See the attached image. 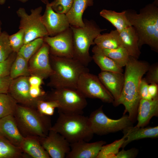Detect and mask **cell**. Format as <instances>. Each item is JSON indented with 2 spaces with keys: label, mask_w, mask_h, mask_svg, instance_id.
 Here are the masks:
<instances>
[{
  "label": "cell",
  "mask_w": 158,
  "mask_h": 158,
  "mask_svg": "<svg viewBox=\"0 0 158 158\" xmlns=\"http://www.w3.org/2000/svg\"><path fill=\"white\" fill-rule=\"evenodd\" d=\"M150 65L147 62L130 56L125 66L122 91L118 99L113 104L115 107L122 104L125 107L123 115L126 113L134 123L137 118V110L141 99L138 92L140 81Z\"/></svg>",
  "instance_id": "obj_1"
},
{
  "label": "cell",
  "mask_w": 158,
  "mask_h": 158,
  "mask_svg": "<svg viewBox=\"0 0 158 158\" xmlns=\"http://www.w3.org/2000/svg\"><path fill=\"white\" fill-rule=\"evenodd\" d=\"M126 11L127 18L138 36L140 49L146 44L152 50L158 52V1L147 4L140 9L138 13L133 10Z\"/></svg>",
  "instance_id": "obj_2"
},
{
  "label": "cell",
  "mask_w": 158,
  "mask_h": 158,
  "mask_svg": "<svg viewBox=\"0 0 158 158\" xmlns=\"http://www.w3.org/2000/svg\"><path fill=\"white\" fill-rule=\"evenodd\" d=\"M53 72L50 84L55 88L77 89L79 78L83 73L89 72L87 66L73 58L50 55Z\"/></svg>",
  "instance_id": "obj_3"
},
{
  "label": "cell",
  "mask_w": 158,
  "mask_h": 158,
  "mask_svg": "<svg viewBox=\"0 0 158 158\" xmlns=\"http://www.w3.org/2000/svg\"><path fill=\"white\" fill-rule=\"evenodd\" d=\"M58 117L50 129L62 135L70 143L90 141L94 133L89 117L83 114L58 112Z\"/></svg>",
  "instance_id": "obj_4"
},
{
  "label": "cell",
  "mask_w": 158,
  "mask_h": 158,
  "mask_svg": "<svg viewBox=\"0 0 158 158\" xmlns=\"http://www.w3.org/2000/svg\"><path fill=\"white\" fill-rule=\"evenodd\" d=\"M13 116L24 137H45L52 126L51 116L42 114L35 108L18 104Z\"/></svg>",
  "instance_id": "obj_5"
},
{
  "label": "cell",
  "mask_w": 158,
  "mask_h": 158,
  "mask_svg": "<svg viewBox=\"0 0 158 158\" xmlns=\"http://www.w3.org/2000/svg\"><path fill=\"white\" fill-rule=\"evenodd\" d=\"M83 21V27H70L73 35V58L87 66L92 60L89 52L90 46L95 44V39L107 29L100 28L93 20L85 19Z\"/></svg>",
  "instance_id": "obj_6"
},
{
  "label": "cell",
  "mask_w": 158,
  "mask_h": 158,
  "mask_svg": "<svg viewBox=\"0 0 158 158\" xmlns=\"http://www.w3.org/2000/svg\"><path fill=\"white\" fill-rule=\"evenodd\" d=\"M44 99L55 102L58 105V112L66 114H83L87 105L86 98L77 89L55 88L45 94Z\"/></svg>",
  "instance_id": "obj_7"
},
{
  "label": "cell",
  "mask_w": 158,
  "mask_h": 158,
  "mask_svg": "<svg viewBox=\"0 0 158 158\" xmlns=\"http://www.w3.org/2000/svg\"><path fill=\"white\" fill-rule=\"evenodd\" d=\"M42 8L38 7L30 10L28 14L23 8H20L16 14L20 18L19 29L24 32V44L37 38L48 36L41 20Z\"/></svg>",
  "instance_id": "obj_8"
},
{
  "label": "cell",
  "mask_w": 158,
  "mask_h": 158,
  "mask_svg": "<svg viewBox=\"0 0 158 158\" xmlns=\"http://www.w3.org/2000/svg\"><path fill=\"white\" fill-rule=\"evenodd\" d=\"M89 118L94 134L100 135L123 130L133 123L125 114L118 119L110 118L104 113L102 105L92 112Z\"/></svg>",
  "instance_id": "obj_9"
},
{
  "label": "cell",
  "mask_w": 158,
  "mask_h": 158,
  "mask_svg": "<svg viewBox=\"0 0 158 158\" xmlns=\"http://www.w3.org/2000/svg\"><path fill=\"white\" fill-rule=\"evenodd\" d=\"M77 89L86 98L99 99L106 103H113L114 99L98 76L89 72L83 73L78 80Z\"/></svg>",
  "instance_id": "obj_10"
},
{
  "label": "cell",
  "mask_w": 158,
  "mask_h": 158,
  "mask_svg": "<svg viewBox=\"0 0 158 158\" xmlns=\"http://www.w3.org/2000/svg\"><path fill=\"white\" fill-rule=\"evenodd\" d=\"M44 41L49 47L50 53L54 56L73 58V35L70 26L53 37L46 36Z\"/></svg>",
  "instance_id": "obj_11"
},
{
  "label": "cell",
  "mask_w": 158,
  "mask_h": 158,
  "mask_svg": "<svg viewBox=\"0 0 158 158\" xmlns=\"http://www.w3.org/2000/svg\"><path fill=\"white\" fill-rule=\"evenodd\" d=\"M29 78L21 76L12 79L8 94L19 104L37 109L38 102L42 97L34 99L31 96Z\"/></svg>",
  "instance_id": "obj_12"
},
{
  "label": "cell",
  "mask_w": 158,
  "mask_h": 158,
  "mask_svg": "<svg viewBox=\"0 0 158 158\" xmlns=\"http://www.w3.org/2000/svg\"><path fill=\"white\" fill-rule=\"evenodd\" d=\"M29 60L28 67L30 74L42 79L50 77L52 74L53 71L50 62L49 48L44 42Z\"/></svg>",
  "instance_id": "obj_13"
},
{
  "label": "cell",
  "mask_w": 158,
  "mask_h": 158,
  "mask_svg": "<svg viewBox=\"0 0 158 158\" xmlns=\"http://www.w3.org/2000/svg\"><path fill=\"white\" fill-rule=\"evenodd\" d=\"M39 139L50 158H66L70 150V143L62 135L53 130L50 129L46 137Z\"/></svg>",
  "instance_id": "obj_14"
},
{
  "label": "cell",
  "mask_w": 158,
  "mask_h": 158,
  "mask_svg": "<svg viewBox=\"0 0 158 158\" xmlns=\"http://www.w3.org/2000/svg\"><path fill=\"white\" fill-rule=\"evenodd\" d=\"M41 20L48 36H54L68 28L70 25L65 14L58 13L52 8L49 2L46 4Z\"/></svg>",
  "instance_id": "obj_15"
},
{
  "label": "cell",
  "mask_w": 158,
  "mask_h": 158,
  "mask_svg": "<svg viewBox=\"0 0 158 158\" xmlns=\"http://www.w3.org/2000/svg\"><path fill=\"white\" fill-rule=\"evenodd\" d=\"M106 144L103 140L90 143L81 140L70 143V150L66 158H97L102 146Z\"/></svg>",
  "instance_id": "obj_16"
},
{
  "label": "cell",
  "mask_w": 158,
  "mask_h": 158,
  "mask_svg": "<svg viewBox=\"0 0 158 158\" xmlns=\"http://www.w3.org/2000/svg\"><path fill=\"white\" fill-rule=\"evenodd\" d=\"M98 76L113 96L114 99V102L117 101L122 91L124 81V74L123 73L102 71Z\"/></svg>",
  "instance_id": "obj_17"
},
{
  "label": "cell",
  "mask_w": 158,
  "mask_h": 158,
  "mask_svg": "<svg viewBox=\"0 0 158 158\" xmlns=\"http://www.w3.org/2000/svg\"><path fill=\"white\" fill-rule=\"evenodd\" d=\"M0 135L14 145L20 147L24 138L13 115L0 119Z\"/></svg>",
  "instance_id": "obj_18"
},
{
  "label": "cell",
  "mask_w": 158,
  "mask_h": 158,
  "mask_svg": "<svg viewBox=\"0 0 158 158\" xmlns=\"http://www.w3.org/2000/svg\"><path fill=\"white\" fill-rule=\"evenodd\" d=\"M158 116V97L148 100L141 99L138 110L137 127H144L154 116Z\"/></svg>",
  "instance_id": "obj_19"
},
{
  "label": "cell",
  "mask_w": 158,
  "mask_h": 158,
  "mask_svg": "<svg viewBox=\"0 0 158 158\" xmlns=\"http://www.w3.org/2000/svg\"><path fill=\"white\" fill-rule=\"evenodd\" d=\"M120 42L129 56L138 59L141 52L138 46V37L134 28L131 26L119 32Z\"/></svg>",
  "instance_id": "obj_20"
},
{
  "label": "cell",
  "mask_w": 158,
  "mask_h": 158,
  "mask_svg": "<svg viewBox=\"0 0 158 158\" xmlns=\"http://www.w3.org/2000/svg\"><path fill=\"white\" fill-rule=\"evenodd\" d=\"M126 139L121 147L124 149L130 142L146 138L158 137V126L148 127L128 126L123 130Z\"/></svg>",
  "instance_id": "obj_21"
},
{
  "label": "cell",
  "mask_w": 158,
  "mask_h": 158,
  "mask_svg": "<svg viewBox=\"0 0 158 158\" xmlns=\"http://www.w3.org/2000/svg\"><path fill=\"white\" fill-rule=\"evenodd\" d=\"M93 4L94 0H73L71 8L66 14L70 26L83 27V14L88 7Z\"/></svg>",
  "instance_id": "obj_22"
},
{
  "label": "cell",
  "mask_w": 158,
  "mask_h": 158,
  "mask_svg": "<svg viewBox=\"0 0 158 158\" xmlns=\"http://www.w3.org/2000/svg\"><path fill=\"white\" fill-rule=\"evenodd\" d=\"M20 148L22 151L33 158H50L42 146L39 138L35 137H24Z\"/></svg>",
  "instance_id": "obj_23"
},
{
  "label": "cell",
  "mask_w": 158,
  "mask_h": 158,
  "mask_svg": "<svg viewBox=\"0 0 158 158\" xmlns=\"http://www.w3.org/2000/svg\"><path fill=\"white\" fill-rule=\"evenodd\" d=\"M92 60L102 71L123 73L122 68L111 59L104 55L100 48L96 45L92 48Z\"/></svg>",
  "instance_id": "obj_24"
},
{
  "label": "cell",
  "mask_w": 158,
  "mask_h": 158,
  "mask_svg": "<svg viewBox=\"0 0 158 158\" xmlns=\"http://www.w3.org/2000/svg\"><path fill=\"white\" fill-rule=\"evenodd\" d=\"M126 11L118 12L111 10L103 9L99 14L101 16L109 22L119 32L132 26L127 19Z\"/></svg>",
  "instance_id": "obj_25"
},
{
  "label": "cell",
  "mask_w": 158,
  "mask_h": 158,
  "mask_svg": "<svg viewBox=\"0 0 158 158\" xmlns=\"http://www.w3.org/2000/svg\"><path fill=\"white\" fill-rule=\"evenodd\" d=\"M95 44L102 49H115L121 46L119 32L116 29L109 33L99 35L94 40Z\"/></svg>",
  "instance_id": "obj_26"
},
{
  "label": "cell",
  "mask_w": 158,
  "mask_h": 158,
  "mask_svg": "<svg viewBox=\"0 0 158 158\" xmlns=\"http://www.w3.org/2000/svg\"><path fill=\"white\" fill-rule=\"evenodd\" d=\"M21 148L17 147L0 135V158H28Z\"/></svg>",
  "instance_id": "obj_27"
},
{
  "label": "cell",
  "mask_w": 158,
  "mask_h": 158,
  "mask_svg": "<svg viewBox=\"0 0 158 158\" xmlns=\"http://www.w3.org/2000/svg\"><path fill=\"white\" fill-rule=\"evenodd\" d=\"M28 62L21 54L17 53L10 70L9 75L12 79L30 75Z\"/></svg>",
  "instance_id": "obj_28"
},
{
  "label": "cell",
  "mask_w": 158,
  "mask_h": 158,
  "mask_svg": "<svg viewBox=\"0 0 158 158\" xmlns=\"http://www.w3.org/2000/svg\"><path fill=\"white\" fill-rule=\"evenodd\" d=\"M100 48L104 55L114 61L120 67L123 68L125 66L130 56L123 47L121 46L115 49Z\"/></svg>",
  "instance_id": "obj_29"
},
{
  "label": "cell",
  "mask_w": 158,
  "mask_h": 158,
  "mask_svg": "<svg viewBox=\"0 0 158 158\" xmlns=\"http://www.w3.org/2000/svg\"><path fill=\"white\" fill-rule=\"evenodd\" d=\"M18 103L8 94L0 93V119L15 111Z\"/></svg>",
  "instance_id": "obj_30"
},
{
  "label": "cell",
  "mask_w": 158,
  "mask_h": 158,
  "mask_svg": "<svg viewBox=\"0 0 158 158\" xmlns=\"http://www.w3.org/2000/svg\"><path fill=\"white\" fill-rule=\"evenodd\" d=\"M126 139L125 137L115 140L107 145H104L100 150L97 158H115L116 155L119 151Z\"/></svg>",
  "instance_id": "obj_31"
},
{
  "label": "cell",
  "mask_w": 158,
  "mask_h": 158,
  "mask_svg": "<svg viewBox=\"0 0 158 158\" xmlns=\"http://www.w3.org/2000/svg\"><path fill=\"white\" fill-rule=\"evenodd\" d=\"M44 37L35 39L24 44L18 53L21 54L28 61L40 48L44 41Z\"/></svg>",
  "instance_id": "obj_32"
},
{
  "label": "cell",
  "mask_w": 158,
  "mask_h": 158,
  "mask_svg": "<svg viewBox=\"0 0 158 158\" xmlns=\"http://www.w3.org/2000/svg\"><path fill=\"white\" fill-rule=\"evenodd\" d=\"M9 35L5 31L0 34V62L6 59L13 52L9 40Z\"/></svg>",
  "instance_id": "obj_33"
},
{
  "label": "cell",
  "mask_w": 158,
  "mask_h": 158,
  "mask_svg": "<svg viewBox=\"0 0 158 158\" xmlns=\"http://www.w3.org/2000/svg\"><path fill=\"white\" fill-rule=\"evenodd\" d=\"M58 107V105L56 102L45 100L44 97L38 101L37 105V109L40 113L49 116L53 115L55 109Z\"/></svg>",
  "instance_id": "obj_34"
},
{
  "label": "cell",
  "mask_w": 158,
  "mask_h": 158,
  "mask_svg": "<svg viewBox=\"0 0 158 158\" xmlns=\"http://www.w3.org/2000/svg\"><path fill=\"white\" fill-rule=\"evenodd\" d=\"M24 32L22 29L9 36V42L13 51L18 53L24 44Z\"/></svg>",
  "instance_id": "obj_35"
},
{
  "label": "cell",
  "mask_w": 158,
  "mask_h": 158,
  "mask_svg": "<svg viewBox=\"0 0 158 158\" xmlns=\"http://www.w3.org/2000/svg\"><path fill=\"white\" fill-rule=\"evenodd\" d=\"M73 0H54L49 3L56 12L66 14L71 8Z\"/></svg>",
  "instance_id": "obj_36"
},
{
  "label": "cell",
  "mask_w": 158,
  "mask_h": 158,
  "mask_svg": "<svg viewBox=\"0 0 158 158\" xmlns=\"http://www.w3.org/2000/svg\"><path fill=\"white\" fill-rule=\"evenodd\" d=\"M17 54L13 52L6 59L0 62V78L9 75L12 65Z\"/></svg>",
  "instance_id": "obj_37"
},
{
  "label": "cell",
  "mask_w": 158,
  "mask_h": 158,
  "mask_svg": "<svg viewBox=\"0 0 158 158\" xmlns=\"http://www.w3.org/2000/svg\"><path fill=\"white\" fill-rule=\"evenodd\" d=\"M146 73V75L144 78L148 84H158V63L150 65Z\"/></svg>",
  "instance_id": "obj_38"
},
{
  "label": "cell",
  "mask_w": 158,
  "mask_h": 158,
  "mask_svg": "<svg viewBox=\"0 0 158 158\" xmlns=\"http://www.w3.org/2000/svg\"><path fill=\"white\" fill-rule=\"evenodd\" d=\"M148 85L144 78H142L138 87V92L140 99L148 100L152 99L148 92Z\"/></svg>",
  "instance_id": "obj_39"
},
{
  "label": "cell",
  "mask_w": 158,
  "mask_h": 158,
  "mask_svg": "<svg viewBox=\"0 0 158 158\" xmlns=\"http://www.w3.org/2000/svg\"><path fill=\"white\" fill-rule=\"evenodd\" d=\"M138 152V150L135 148H133L127 150L123 148L117 154L115 158H134L136 157Z\"/></svg>",
  "instance_id": "obj_40"
},
{
  "label": "cell",
  "mask_w": 158,
  "mask_h": 158,
  "mask_svg": "<svg viewBox=\"0 0 158 158\" xmlns=\"http://www.w3.org/2000/svg\"><path fill=\"white\" fill-rule=\"evenodd\" d=\"M10 75L0 78V93L8 94L12 80Z\"/></svg>",
  "instance_id": "obj_41"
},
{
  "label": "cell",
  "mask_w": 158,
  "mask_h": 158,
  "mask_svg": "<svg viewBox=\"0 0 158 158\" xmlns=\"http://www.w3.org/2000/svg\"><path fill=\"white\" fill-rule=\"evenodd\" d=\"M30 93L31 96L34 99H37L45 95V94L42 91L40 87L30 86Z\"/></svg>",
  "instance_id": "obj_42"
},
{
  "label": "cell",
  "mask_w": 158,
  "mask_h": 158,
  "mask_svg": "<svg viewBox=\"0 0 158 158\" xmlns=\"http://www.w3.org/2000/svg\"><path fill=\"white\" fill-rule=\"evenodd\" d=\"M149 93L152 99L158 97V84L151 83L148 86Z\"/></svg>",
  "instance_id": "obj_43"
},
{
  "label": "cell",
  "mask_w": 158,
  "mask_h": 158,
  "mask_svg": "<svg viewBox=\"0 0 158 158\" xmlns=\"http://www.w3.org/2000/svg\"><path fill=\"white\" fill-rule=\"evenodd\" d=\"M29 82L30 86L39 87L42 82V79L40 77L33 75L29 78Z\"/></svg>",
  "instance_id": "obj_44"
},
{
  "label": "cell",
  "mask_w": 158,
  "mask_h": 158,
  "mask_svg": "<svg viewBox=\"0 0 158 158\" xmlns=\"http://www.w3.org/2000/svg\"><path fill=\"white\" fill-rule=\"evenodd\" d=\"M44 4H46L49 2V0H40Z\"/></svg>",
  "instance_id": "obj_45"
},
{
  "label": "cell",
  "mask_w": 158,
  "mask_h": 158,
  "mask_svg": "<svg viewBox=\"0 0 158 158\" xmlns=\"http://www.w3.org/2000/svg\"><path fill=\"white\" fill-rule=\"evenodd\" d=\"M6 0H0V5L4 4Z\"/></svg>",
  "instance_id": "obj_46"
},
{
  "label": "cell",
  "mask_w": 158,
  "mask_h": 158,
  "mask_svg": "<svg viewBox=\"0 0 158 158\" xmlns=\"http://www.w3.org/2000/svg\"><path fill=\"white\" fill-rule=\"evenodd\" d=\"M19 1L23 3H25L27 2L28 0H16Z\"/></svg>",
  "instance_id": "obj_47"
},
{
  "label": "cell",
  "mask_w": 158,
  "mask_h": 158,
  "mask_svg": "<svg viewBox=\"0 0 158 158\" xmlns=\"http://www.w3.org/2000/svg\"><path fill=\"white\" fill-rule=\"evenodd\" d=\"M1 21H0V34L1 33Z\"/></svg>",
  "instance_id": "obj_48"
}]
</instances>
